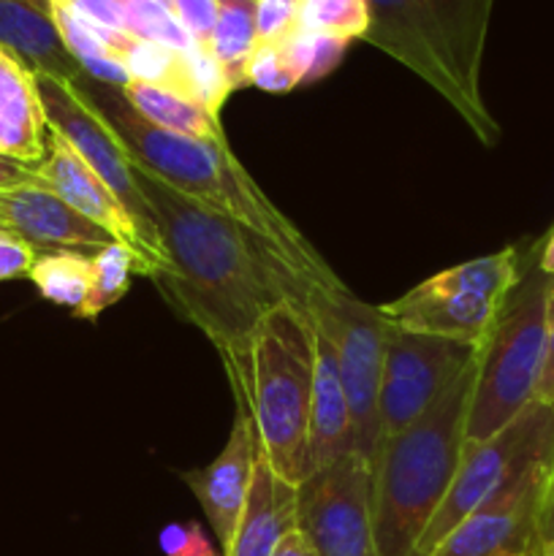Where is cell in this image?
Wrapping results in <instances>:
<instances>
[{"label":"cell","instance_id":"4dcf8cb0","mask_svg":"<svg viewBox=\"0 0 554 556\" xmlns=\"http://www.w3.org/2000/svg\"><path fill=\"white\" fill-rule=\"evenodd\" d=\"M158 546L166 556H223L212 546V538L201 525H166L158 535Z\"/></svg>","mask_w":554,"mask_h":556},{"label":"cell","instance_id":"4316f807","mask_svg":"<svg viewBox=\"0 0 554 556\" xmlns=\"http://www.w3.org/2000/svg\"><path fill=\"white\" fill-rule=\"evenodd\" d=\"M123 65L128 68L130 81H147V85H166L182 92V54L155 41H134L125 47Z\"/></svg>","mask_w":554,"mask_h":556},{"label":"cell","instance_id":"ab89813d","mask_svg":"<svg viewBox=\"0 0 554 556\" xmlns=\"http://www.w3.org/2000/svg\"><path fill=\"white\" fill-rule=\"evenodd\" d=\"M538 554H541V552H536V554H527V556H538Z\"/></svg>","mask_w":554,"mask_h":556},{"label":"cell","instance_id":"8d00e7d4","mask_svg":"<svg viewBox=\"0 0 554 556\" xmlns=\"http://www.w3.org/2000/svg\"><path fill=\"white\" fill-rule=\"evenodd\" d=\"M272 556H318V552L310 546L307 538H304L302 532L293 530V532H288L286 538H282L280 546L275 548V554H272Z\"/></svg>","mask_w":554,"mask_h":556},{"label":"cell","instance_id":"f35d334b","mask_svg":"<svg viewBox=\"0 0 554 556\" xmlns=\"http://www.w3.org/2000/svg\"><path fill=\"white\" fill-rule=\"evenodd\" d=\"M538 556H554V543H549V546L541 548V554Z\"/></svg>","mask_w":554,"mask_h":556},{"label":"cell","instance_id":"7a4b0ae2","mask_svg":"<svg viewBox=\"0 0 554 556\" xmlns=\"http://www.w3.org/2000/svg\"><path fill=\"white\" fill-rule=\"evenodd\" d=\"M76 87L103 114L109 128L139 166L150 168L155 177L193 199L196 204L248 228L286 266L288 275L302 288V296L307 288L342 286L324 255L266 199L248 168L237 161L228 141H199L155 128L130 106L123 90L87 76H81Z\"/></svg>","mask_w":554,"mask_h":556},{"label":"cell","instance_id":"4fadbf2b","mask_svg":"<svg viewBox=\"0 0 554 556\" xmlns=\"http://www.w3.org/2000/svg\"><path fill=\"white\" fill-rule=\"evenodd\" d=\"M552 462L530 467L462 519L427 556H527L541 552V505Z\"/></svg>","mask_w":554,"mask_h":556},{"label":"cell","instance_id":"d6986e66","mask_svg":"<svg viewBox=\"0 0 554 556\" xmlns=\"http://www.w3.org/2000/svg\"><path fill=\"white\" fill-rule=\"evenodd\" d=\"M47 136L36 74L0 47V155L36 166L47 155Z\"/></svg>","mask_w":554,"mask_h":556},{"label":"cell","instance_id":"603a6c76","mask_svg":"<svg viewBox=\"0 0 554 556\" xmlns=\"http://www.w3.org/2000/svg\"><path fill=\"white\" fill-rule=\"evenodd\" d=\"M27 277L47 302L74 309L76 315L90 296L92 255L79 253V250L38 253Z\"/></svg>","mask_w":554,"mask_h":556},{"label":"cell","instance_id":"cb8c5ba5","mask_svg":"<svg viewBox=\"0 0 554 556\" xmlns=\"http://www.w3.org/2000/svg\"><path fill=\"white\" fill-rule=\"evenodd\" d=\"M130 271H136V255L125 244L109 242L106 248L92 253V286L90 296L81 304L76 318L92 320L117 304L130 288Z\"/></svg>","mask_w":554,"mask_h":556},{"label":"cell","instance_id":"e0dca14e","mask_svg":"<svg viewBox=\"0 0 554 556\" xmlns=\"http://www.w3.org/2000/svg\"><path fill=\"white\" fill-rule=\"evenodd\" d=\"M315 324V320H313ZM353 451L351 405L342 386L340 362L326 331L315 324V369H313V402H310L307 429V462L304 478L324 470L326 465ZM302 478V481H304Z\"/></svg>","mask_w":554,"mask_h":556},{"label":"cell","instance_id":"ffe728a7","mask_svg":"<svg viewBox=\"0 0 554 556\" xmlns=\"http://www.w3.org/2000/svg\"><path fill=\"white\" fill-rule=\"evenodd\" d=\"M297 530V486L282 481L264 454L259 456L237 535L226 556H272L288 532Z\"/></svg>","mask_w":554,"mask_h":556},{"label":"cell","instance_id":"52a82bcc","mask_svg":"<svg viewBox=\"0 0 554 556\" xmlns=\"http://www.w3.org/2000/svg\"><path fill=\"white\" fill-rule=\"evenodd\" d=\"M521 269L525 253L511 244L500 253L438 271L396 302L380 304L378 313L394 329L481 348L505 299L521 280Z\"/></svg>","mask_w":554,"mask_h":556},{"label":"cell","instance_id":"1f68e13d","mask_svg":"<svg viewBox=\"0 0 554 556\" xmlns=\"http://www.w3.org/2000/svg\"><path fill=\"white\" fill-rule=\"evenodd\" d=\"M52 3L65 5V9H71L81 20L90 22V25L101 27V30H114L130 36L123 9H119V0H52Z\"/></svg>","mask_w":554,"mask_h":556},{"label":"cell","instance_id":"277c9868","mask_svg":"<svg viewBox=\"0 0 554 556\" xmlns=\"http://www.w3.org/2000/svg\"><path fill=\"white\" fill-rule=\"evenodd\" d=\"M473 383L476 358L416 424L380 440L373 462V530L378 556H413L449 494L465 454Z\"/></svg>","mask_w":554,"mask_h":556},{"label":"cell","instance_id":"ba28073f","mask_svg":"<svg viewBox=\"0 0 554 556\" xmlns=\"http://www.w3.org/2000/svg\"><path fill=\"white\" fill-rule=\"evenodd\" d=\"M554 459V407L532 402L516 421L481 443H465L462 465L438 514L424 530L413 556H427L492 494L541 462Z\"/></svg>","mask_w":554,"mask_h":556},{"label":"cell","instance_id":"44dd1931","mask_svg":"<svg viewBox=\"0 0 554 556\" xmlns=\"http://www.w3.org/2000/svg\"><path fill=\"white\" fill-rule=\"evenodd\" d=\"M123 96L155 128L199 141H228L221 125V114L210 112L204 103L174 90V87L130 81Z\"/></svg>","mask_w":554,"mask_h":556},{"label":"cell","instance_id":"6da1fadb","mask_svg":"<svg viewBox=\"0 0 554 556\" xmlns=\"http://www.w3.org/2000/svg\"><path fill=\"white\" fill-rule=\"evenodd\" d=\"M130 166L172 264V275L158 286L210 337L226 364L237 410L248 413L259 324L286 299L304 302L302 288L248 228L196 204L134 157Z\"/></svg>","mask_w":554,"mask_h":556},{"label":"cell","instance_id":"5b68a950","mask_svg":"<svg viewBox=\"0 0 554 556\" xmlns=\"http://www.w3.org/2000/svg\"><path fill=\"white\" fill-rule=\"evenodd\" d=\"M313 369V315L302 299H286L264 315L255 331L248 416L255 424L264 459L293 486L302 483L307 462Z\"/></svg>","mask_w":554,"mask_h":556},{"label":"cell","instance_id":"e575fe53","mask_svg":"<svg viewBox=\"0 0 554 556\" xmlns=\"http://www.w3.org/2000/svg\"><path fill=\"white\" fill-rule=\"evenodd\" d=\"M36 168L27 163L14 161L9 155H0V190L5 188H22V185H36Z\"/></svg>","mask_w":554,"mask_h":556},{"label":"cell","instance_id":"f546056e","mask_svg":"<svg viewBox=\"0 0 554 556\" xmlns=\"http://www.w3.org/2000/svg\"><path fill=\"white\" fill-rule=\"evenodd\" d=\"M172 14L193 38L196 47L210 49L217 22V0H172Z\"/></svg>","mask_w":554,"mask_h":556},{"label":"cell","instance_id":"836d02e7","mask_svg":"<svg viewBox=\"0 0 554 556\" xmlns=\"http://www.w3.org/2000/svg\"><path fill=\"white\" fill-rule=\"evenodd\" d=\"M536 402L554 407V282L546 304V353H543L541 380H538Z\"/></svg>","mask_w":554,"mask_h":556},{"label":"cell","instance_id":"5bb4252c","mask_svg":"<svg viewBox=\"0 0 554 556\" xmlns=\"http://www.w3.org/2000/svg\"><path fill=\"white\" fill-rule=\"evenodd\" d=\"M33 168H36V177L43 188L60 195L81 217H87L98 228H103L114 242L125 244L136 255V271L139 275L158 282L161 277H166L172 271L166 261H161L147 248V242L141 239L136 223L130 220L123 201L112 193V188L58 134L49 130L47 155Z\"/></svg>","mask_w":554,"mask_h":556},{"label":"cell","instance_id":"30bf717a","mask_svg":"<svg viewBox=\"0 0 554 556\" xmlns=\"http://www.w3.org/2000/svg\"><path fill=\"white\" fill-rule=\"evenodd\" d=\"M36 87L49 130L58 134L60 139H63L65 144H68L71 150H74L76 155H79L81 161L109 185V188H112V193L123 201L130 220L139 228L147 248L168 264L166 250H163L161 233H158L155 220H152L150 206H147L139 185H136L128 150H125L123 141L114 136V130L109 128L103 114L98 112L90 103V98H87L79 87L71 85V81H60L52 79V76L36 74ZM168 269H172V264H168ZM168 275H172V271H168Z\"/></svg>","mask_w":554,"mask_h":556},{"label":"cell","instance_id":"74e56055","mask_svg":"<svg viewBox=\"0 0 554 556\" xmlns=\"http://www.w3.org/2000/svg\"><path fill=\"white\" fill-rule=\"evenodd\" d=\"M538 266H541L549 277H554V228L546 233V239L538 242Z\"/></svg>","mask_w":554,"mask_h":556},{"label":"cell","instance_id":"7c38bea8","mask_svg":"<svg viewBox=\"0 0 554 556\" xmlns=\"http://www.w3.org/2000/svg\"><path fill=\"white\" fill-rule=\"evenodd\" d=\"M478 348L443 337L416 334L386 324L383 372H380V432L400 434L416 424L456 375L476 358Z\"/></svg>","mask_w":554,"mask_h":556},{"label":"cell","instance_id":"f1b7e54d","mask_svg":"<svg viewBox=\"0 0 554 556\" xmlns=\"http://www.w3.org/2000/svg\"><path fill=\"white\" fill-rule=\"evenodd\" d=\"M302 0H255L259 43H282L299 27Z\"/></svg>","mask_w":554,"mask_h":556},{"label":"cell","instance_id":"9c48e42d","mask_svg":"<svg viewBox=\"0 0 554 556\" xmlns=\"http://www.w3.org/2000/svg\"><path fill=\"white\" fill-rule=\"evenodd\" d=\"M304 304L315 324L326 331L340 362L342 386L351 405L353 451L375 462L380 432V372H383L386 320L378 307L353 296L348 286L307 288Z\"/></svg>","mask_w":554,"mask_h":556},{"label":"cell","instance_id":"d4e9b609","mask_svg":"<svg viewBox=\"0 0 554 556\" xmlns=\"http://www.w3.org/2000/svg\"><path fill=\"white\" fill-rule=\"evenodd\" d=\"M348 43L351 41H345V38L297 27L280 47L288 65H291L297 85H310V81L324 79L326 74H331L340 65V60L345 58Z\"/></svg>","mask_w":554,"mask_h":556},{"label":"cell","instance_id":"83f0119b","mask_svg":"<svg viewBox=\"0 0 554 556\" xmlns=\"http://www.w3.org/2000/svg\"><path fill=\"white\" fill-rule=\"evenodd\" d=\"M244 76H248V85L266 92H288L297 87L280 43H255Z\"/></svg>","mask_w":554,"mask_h":556},{"label":"cell","instance_id":"ac0fdd59","mask_svg":"<svg viewBox=\"0 0 554 556\" xmlns=\"http://www.w3.org/2000/svg\"><path fill=\"white\" fill-rule=\"evenodd\" d=\"M0 47L9 49L33 74L71 85L85 76L60 38L52 0H0Z\"/></svg>","mask_w":554,"mask_h":556},{"label":"cell","instance_id":"d6a6232c","mask_svg":"<svg viewBox=\"0 0 554 556\" xmlns=\"http://www.w3.org/2000/svg\"><path fill=\"white\" fill-rule=\"evenodd\" d=\"M36 250L11 231L0 228V282L14 280V277L27 275L36 261Z\"/></svg>","mask_w":554,"mask_h":556},{"label":"cell","instance_id":"2e32d148","mask_svg":"<svg viewBox=\"0 0 554 556\" xmlns=\"http://www.w3.org/2000/svg\"><path fill=\"white\" fill-rule=\"evenodd\" d=\"M0 228L20 237L36 253H52V250L98 253L114 242L103 228L71 210L41 182L0 190Z\"/></svg>","mask_w":554,"mask_h":556},{"label":"cell","instance_id":"8992f818","mask_svg":"<svg viewBox=\"0 0 554 556\" xmlns=\"http://www.w3.org/2000/svg\"><path fill=\"white\" fill-rule=\"evenodd\" d=\"M554 277L538 266V244L525 255L521 280L505 299L492 334L476 356L465 443H481L536 402L546 353V304Z\"/></svg>","mask_w":554,"mask_h":556},{"label":"cell","instance_id":"8fae6325","mask_svg":"<svg viewBox=\"0 0 554 556\" xmlns=\"http://www.w3.org/2000/svg\"><path fill=\"white\" fill-rule=\"evenodd\" d=\"M297 530L318 556H378L367 456L351 451L299 483Z\"/></svg>","mask_w":554,"mask_h":556},{"label":"cell","instance_id":"3957f363","mask_svg":"<svg viewBox=\"0 0 554 556\" xmlns=\"http://www.w3.org/2000/svg\"><path fill=\"white\" fill-rule=\"evenodd\" d=\"M364 41L432 87L483 147L500 141V123L481 90L483 52L494 0H367Z\"/></svg>","mask_w":554,"mask_h":556},{"label":"cell","instance_id":"7402d4cb","mask_svg":"<svg viewBox=\"0 0 554 556\" xmlns=\"http://www.w3.org/2000/svg\"><path fill=\"white\" fill-rule=\"evenodd\" d=\"M255 36V0H217V22L212 30L210 52L221 63L231 92L248 85V60L253 54Z\"/></svg>","mask_w":554,"mask_h":556},{"label":"cell","instance_id":"d590c367","mask_svg":"<svg viewBox=\"0 0 554 556\" xmlns=\"http://www.w3.org/2000/svg\"><path fill=\"white\" fill-rule=\"evenodd\" d=\"M538 535H541V548L554 543V462L552 470H549L546 492H543V505H541V525H538Z\"/></svg>","mask_w":554,"mask_h":556},{"label":"cell","instance_id":"9a60e30c","mask_svg":"<svg viewBox=\"0 0 554 556\" xmlns=\"http://www.w3.org/2000/svg\"><path fill=\"white\" fill-rule=\"evenodd\" d=\"M261 456L259 432L248 413H237L226 448L217 454L212 465L185 476V483L199 500L206 521H210L221 554L226 556L237 535L239 516L248 500L250 481H253L255 462Z\"/></svg>","mask_w":554,"mask_h":556},{"label":"cell","instance_id":"484cf974","mask_svg":"<svg viewBox=\"0 0 554 556\" xmlns=\"http://www.w3.org/2000/svg\"><path fill=\"white\" fill-rule=\"evenodd\" d=\"M299 27L345 41L364 38L369 30L367 0H302Z\"/></svg>","mask_w":554,"mask_h":556}]
</instances>
